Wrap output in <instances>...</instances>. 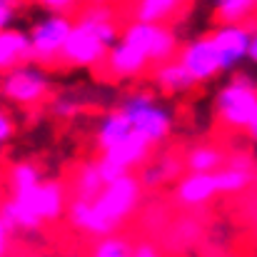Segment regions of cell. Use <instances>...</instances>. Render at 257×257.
<instances>
[{
  "label": "cell",
  "mask_w": 257,
  "mask_h": 257,
  "mask_svg": "<svg viewBox=\"0 0 257 257\" xmlns=\"http://www.w3.org/2000/svg\"><path fill=\"white\" fill-rule=\"evenodd\" d=\"M97 170H100V175H102L105 182H112V180L127 175V170H125L122 165H117L110 155H100V158H97Z\"/></svg>",
  "instance_id": "obj_28"
},
{
  "label": "cell",
  "mask_w": 257,
  "mask_h": 257,
  "mask_svg": "<svg viewBox=\"0 0 257 257\" xmlns=\"http://www.w3.org/2000/svg\"><path fill=\"white\" fill-rule=\"evenodd\" d=\"M150 65L153 63H150L148 53L140 50L138 45L127 43L125 38H120L110 48V53H107V58L102 63L107 78H112V80H138V78H143L148 73Z\"/></svg>",
  "instance_id": "obj_11"
},
{
  "label": "cell",
  "mask_w": 257,
  "mask_h": 257,
  "mask_svg": "<svg viewBox=\"0 0 257 257\" xmlns=\"http://www.w3.org/2000/svg\"><path fill=\"white\" fill-rule=\"evenodd\" d=\"M143 200V182L135 172H127L112 182H105L102 192L92 200L97 212L107 220L112 230H117L138 207Z\"/></svg>",
  "instance_id": "obj_6"
},
{
  "label": "cell",
  "mask_w": 257,
  "mask_h": 257,
  "mask_svg": "<svg viewBox=\"0 0 257 257\" xmlns=\"http://www.w3.org/2000/svg\"><path fill=\"white\" fill-rule=\"evenodd\" d=\"M220 195L217 172H187L175 185V197L187 207H200Z\"/></svg>",
  "instance_id": "obj_12"
},
{
  "label": "cell",
  "mask_w": 257,
  "mask_h": 257,
  "mask_svg": "<svg viewBox=\"0 0 257 257\" xmlns=\"http://www.w3.org/2000/svg\"><path fill=\"white\" fill-rule=\"evenodd\" d=\"M153 85L158 87L160 92H165V95H185L187 90H192L197 83L190 78V73L182 68V63L177 58H172L168 63L155 65V70H153Z\"/></svg>",
  "instance_id": "obj_17"
},
{
  "label": "cell",
  "mask_w": 257,
  "mask_h": 257,
  "mask_svg": "<svg viewBox=\"0 0 257 257\" xmlns=\"http://www.w3.org/2000/svg\"><path fill=\"white\" fill-rule=\"evenodd\" d=\"M133 125L130 120L120 112V110H110L100 117L97 127H95V143L100 148V153H110L115 150L120 143H125L130 135H133Z\"/></svg>",
  "instance_id": "obj_15"
},
{
  "label": "cell",
  "mask_w": 257,
  "mask_h": 257,
  "mask_svg": "<svg viewBox=\"0 0 257 257\" xmlns=\"http://www.w3.org/2000/svg\"><path fill=\"white\" fill-rule=\"evenodd\" d=\"M50 112L60 120H73L75 115L83 112V105L75 95H55L50 100Z\"/></svg>",
  "instance_id": "obj_26"
},
{
  "label": "cell",
  "mask_w": 257,
  "mask_h": 257,
  "mask_svg": "<svg viewBox=\"0 0 257 257\" xmlns=\"http://www.w3.org/2000/svg\"><path fill=\"white\" fill-rule=\"evenodd\" d=\"M13 232H15V227L0 215V257H8L10 252V240H13Z\"/></svg>",
  "instance_id": "obj_30"
},
{
  "label": "cell",
  "mask_w": 257,
  "mask_h": 257,
  "mask_svg": "<svg viewBox=\"0 0 257 257\" xmlns=\"http://www.w3.org/2000/svg\"><path fill=\"white\" fill-rule=\"evenodd\" d=\"M87 257H135V245L122 235H105L90 245Z\"/></svg>",
  "instance_id": "obj_24"
},
{
  "label": "cell",
  "mask_w": 257,
  "mask_h": 257,
  "mask_svg": "<svg viewBox=\"0 0 257 257\" xmlns=\"http://www.w3.org/2000/svg\"><path fill=\"white\" fill-rule=\"evenodd\" d=\"M250 182H252V163L245 155L232 158L222 170H217L220 195H237V192L247 190Z\"/></svg>",
  "instance_id": "obj_19"
},
{
  "label": "cell",
  "mask_w": 257,
  "mask_h": 257,
  "mask_svg": "<svg viewBox=\"0 0 257 257\" xmlns=\"http://www.w3.org/2000/svg\"><path fill=\"white\" fill-rule=\"evenodd\" d=\"M0 148H3V145H0ZM0 153H3V150H0Z\"/></svg>",
  "instance_id": "obj_37"
},
{
  "label": "cell",
  "mask_w": 257,
  "mask_h": 257,
  "mask_svg": "<svg viewBox=\"0 0 257 257\" xmlns=\"http://www.w3.org/2000/svg\"><path fill=\"white\" fill-rule=\"evenodd\" d=\"M8 182H10V192L18 195V192H25V190H33L43 182L40 170L35 163H28V160H20L15 163L10 172H8Z\"/></svg>",
  "instance_id": "obj_25"
},
{
  "label": "cell",
  "mask_w": 257,
  "mask_h": 257,
  "mask_svg": "<svg viewBox=\"0 0 257 257\" xmlns=\"http://www.w3.org/2000/svg\"><path fill=\"white\" fill-rule=\"evenodd\" d=\"M215 112L230 130H247L257 117V85L247 75H235L215 95Z\"/></svg>",
  "instance_id": "obj_4"
},
{
  "label": "cell",
  "mask_w": 257,
  "mask_h": 257,
  "mask_svg": "<svg viewBox=\"0 0 257 257\" xmlns=\"http://www.w3.org/2000/svg\"><path fill=\"white\" fill-rule=\"evenodd\" d=\"M247 60H252L257 65V30H252V40H250V53H247Z\"/></svg>",
  "instance_id": "obj_32"
},
{
  "label": "cell",
  "mask_w": 257,
  "mask_h": 257,
  "mask_svg": "<svg viewBox=\"0 0 257 257\" xmlns=\"http://www.w3.org/2000/svg\"><path fill=\"white\" fill-rule=\"evenodd\" d=\"M68 220L70 225L90 237H105V235H115V230L107 225V220L97 212L92 200H83V197H73L68 205Z\"/></svg>",
  "instance_id": "obj_13"
},
{
  "label": "cell",
  "mask_w": 257,
  "mask_h": 257,
  "mask_svg": "<svg viewBox=\"0 0 257 257\" xmlns=\"http://www.w3.org/2000/svg\"><path fill=\"white\" fill-rule=\"evenodd\" d=\"M210 35L217 48L222 73H232L240 68L242 60H247L250 40H252V30L247 23H220Z\"/></svg>",
  "instance_id": "obj_10"
},
{
  "label": "cell",
  "mask_w": 257,
  "mask_h": 257,
  "mask_svg": "<svg viewBox=\"0 0 257 257\" xmlns=\"http://www.w3.org/2000/svg\"><path fill=\"white\" fill-rule=\"evenodd\" d=\"M225 165H227L225 153L212 143H200V145L190 148L185 155V168L190 172H217Z\"/></svg>",
  "instance_id": "obj_20"
},
{
  "label": "cell",
  "mask_w": 257,
  "mask_h": 257,
  "mask_svg": "<svg viewBox=\"0 0 257 257\" xmlns=\"http://www.w3.org/2000/svg\"><path fill=\"white\" fill-rule=\"evenodd\" d=\"M73 25H75L73 15H65V13H48V15L33 20V25L28 28L33 60L40 63L43 68L60 65V55L70 38Z\"/></svg>",
  "instance_id": "obj_5"
},
{
  "label": "cell",
  "mask_w": 257,
  "mask_h": 257,
  "mask_svg": "<svg viewBox=\"0 0 257 257\" xmlns=\"http://www.w3.org/2000/svg\"><path fill=\"white\" fill-rule=\"evenodd\" d=\"M247 133H250V138H252V140H257V117L252 120V125L247 127Z\"/></svg>",
  "instance_id": "obj_34"
},
{
  "label": "cell",
  "mask_w": 257,
  "mask_h": 257,
  "mask_svg": "<svg viewBox=\"0 0 257 257\" xmlns=\"http://www.w3.org/2000/svg\"><path fill=\"white\" fill-rule=\"evenodd\" d=\"M122 38L117 13L110 3H87L78 10L70 38L63 48L60 65L65 68H97L105 63L110 48Z\"/></svg>",
  "instance_id": "obj_1"
},
{
  "label": "cell",
  "mask_w": 257,
  "mask_h": 257,
  "mask_svg": "<svg viewBox=\"0 0 257 257\" xmlns=\"http://www.w3.org/2000/svg\"><path fill=\"white\" fill-rule=\"evenodd\" d=\"M48 13H65V15H73L83 8V0H28Z\"/></svg>",
  "instance_id": "obj_27"
},
{
  "label": "cell",
  "mask_w": 257,
  "mask_h": 257,
  "mask_svg": "<svg viewBox=\"0 0 257 257\" xmlns=\"http://www.w3.org/2000/svg\"><path fill=\"white\" fill-rule=\"evenodd\" d=\"M180 3H182V5H190V3H195V0H180Z\"/></svg>",
  "instance_id": "obj_36"
},
{
  "label": "cell",
  "mask_w": 257,
  "mask_h": 257,
  "mask_svg": "<svg viewBox=\"0 0 257 257\" xmlns=\"http://www.w3.org/2000/svg\"><path fill=\"white\" fill-rule=\"evenodd\" d=\"M18 202H23L25 207H30L43 222H55L63 215H68V190L60 180H43L38 187L25 190L13 195Z\"/></svg>",
  "instance_id": "obj_9"
},
{
  "label": "cell",
  "mask_w": 257,
  "mask_h": 257,
  "mask_svg": "<svg viewBox=\"0 0 257 257\" xmlns=\"http://www.w3.org/2000/svg\"><path fill=\"white\" fill-rule=\"evenodd\" d=\"M53 95L48 68L30 60L0 75V97L18 107H38Z\"/></svg>",
  "instance_id": "obj_3"
},
{
  "label": "cell",
  "mask_w": 257,
  "mask_h": 257,
  "mask_svg": "<svg viewBox=\"0 0 257 257\" xmlns=\"http://www.w3.org/2000/svg\"><path fill=\"white\" fill-rule=\"evenodd\" d=\"M180 10H182L180 0H130L127 5L130 20L150 25H168Z\"/></svg>",
  "instance_id": "obj_16"
},
{
  "label": "cell",
  "mask_w": 257,
  "mask_h": 257,
  "mask_svg": "<svg viewBox=\"0 0 257 257\" xmlns=\"http://www.w3.org/2000/svg\"><path fill=\"white\" fill-rule=\"evenodd\" d=\"M23 3H25V0H0V5H8V8H15V10H18Z\"/></svg>",
  "instance_id": "obj_33"
},
{
  "label": "cell",
  "mask_w": 257,
  "mask_h": 257,
  "mask_svg": "<svg viewBox=\"0 0 257 257\" xmlns=\"http://www.w3.org/2000/svg\"><path fill=\"white\" fill-rule=\"evenodd\" d=\"M122 38L127 43L138 45L140 50H145L153 65L168 63L172 58H177V53H180L177 33L172 30L170 25H150V23L130 20L122 28Z\"/></svg>",
  "instance_id": "obj_7"
},
{
  "label": "cell",
  "mask_w": 257,
  "mask_h": 257,
  "mask_svg": "<svg viewBox=\"0 0 257 257\" xmlns=\"http://www.w3.org/2000/svg\"><path fill=\"white\" fill-rule=\"evenodd\" d=\"M177 172H180V160H177V158H172V155H163V158H158L155 163L143 165L140 172H138V177H140L143 187L155 190V187L165 185L168 180L177 177Z\"/></svg>",
  "instance_id": "obj_22"
},
{
  "label": "cell",
  "mask_w": 257,
  "mask_h": 257,
  "mask_svg": "<svg viewBox=\"0 0 257 257\" xmlns=\"http://www.w3.org/2000/svg\"><path fill=\"white\" fill-rule=\"evenodd\" d=\"M257 10V0H215V18L220 23H247Z\"/></svg>",
  "instance_id": "obj_23"
},
{
  "label": "cell",
  "mask_w": 257,
  "mask_h": 257,
  "mask_svg": "<svg viewBox=\"0 0 257 257\" xmlns=\"http://www.w3.org/2000/svg\"><path fill=\"white\" fill-rule=\"evenodd\" d=\"M177 60L182 63V68L190 73V78L197 85L210 83L222 73L220 55H217V48L212 43V35H197V38H190L187 43H182Z\"/></svg>",
  "instance_id": "obj_8"
},
{
  "label": "cell",
  "mask_w": 257,
  "mask_h": 257,
  "mask_svg": "<svg viewBox=\"0 0 257 257\" xmlns=\"http://www.w3.org/2000/svg\"><path fill=\"white\" fill-rule=\"evenodd\" d=\"M105 187V180L97 170V160H87L83 163L78 172L73 175V197H83V200H95Z\"/></svg>",
  "instance_id": "obj_21"
},
{
  "label": "cell",
  "mask_w": 257,
  "mask_h": 257,
  "mask_svg": "<svg viewBox=\"0 0 257 257\" xmlns=\"http://www.w3.org/2000/svg\"><path fill=\"white\" fill-rule=\"evenodd\" d=\"M150 153H153V145H150L143 135L133 133V135L125 140V143H120L115 150L102 153V155H110V158H112L117 165H122L127 172H133V170H140L143 165H148Z\"/></svg>",
  "instance_id": "obj_18"
},
{
  "label": "cell",
  "mask_w": 257,
  "mask_h": 257,
  "mask_svg": "<svg viewBox=\"0 0 257 257\" xmlns=\"http://www.w3.org/2000/svg\"><path fill=\"white\" fill-rule=\"evenodd\" d=\"M135 257H163V252H160V247L155 242L143 240V242L135 245Z\"/></svg>",
  "instance_id": "obj_31"
},
{
  "label": "cell",
  "mask_w": 257,
  "mask_h": 257,
  "mask_svg": "<svg viewBox=\"0 0 257 257\" xmlns=\"http://www.w3.org/2000/svg\"><path fill=\"white\" fill-rule=\"evenodd\" d=\"M133 125V130L138 135H143L153 148L155 145H163L172 133V125H175V117H172V110L160 102L153 92L148 90H135L130 95L122 97L120 107H117Z\"/></svg>",
  "instance_id": "obj_2"
},
{
  "label": "cell",
  "mask_w": 257,
  "mask_h": 257,
  "mask_svg": "<svg viewBox=\"0 0 257 257\" xmlns=\"http://www.w3.org/2000/svg\"><path fill=\"white\" fill-rule=\"evenodd\" d=\"M92 3H110V5H112V3H117V0H92Z\"/></svg>",
  "instance_id": "obj_35"
},
{
  "label": "cell",
  "mask_w": 257,
  "mask_h": 257,
  "mask_svg": "<svg viewBox=\"0 0 257 257\" xmlns=\"http://www.w3.org/2000/svg\"><path fill=\"white\" fill-rule=\"evenodd\" d=\"M13 135H15V120L5 107H0V145H5Z\"/></svg>",
  "instance_id": "obj_29"
},
{
  "label": "cell",
  "mask_w": 257,
  "mask_h": 257,
  "mask_svg": "<svg viewBox=\"0 0 257 257\" xmlns=\"http://www.w3.org/2000/svg\"><path fill=\"white\" fill-rule=\"evenodd\" d=\"M30 60H33V50H30L28 30H20L15 25L8 30H0V75Z\"/></svg>",
  "instance_id": "obj_14"
}]
</instances>
